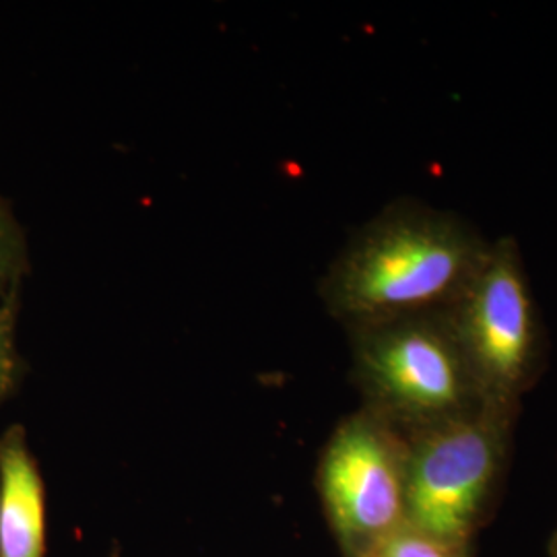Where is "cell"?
<instances>
[{
  "mask_svg": "<svg viewBox=\"0 0 557 557\" xmlns=\"http://www.w3.org/2000/svg\"><path fill=\"white\" fill-rule=\"evenodd\" d=\"M446 314L485 403L520 409L543 370L545 326L517 239L492 242L487 260Z\"/></svg>",
  "mask_w": 557,
  "mask_h": 557,
  "instance_id": "4",
  "label": "cell"
},
{
  "mask_svg": "<svg viewBox=\"0 0 557 557\" xmlns=\"http://www.w3.org/2000/svg\"><path fill=\"white\" fill-rule=\"evenodd\" d=\"M0 557H46V487L21 423L0 432Z\"/></svg>",
  "mask_w": 557,
  "mask_h": 557,
  "instance_id": "6",
  "label": "cell"
},
{
  "mask_svg": "<svg viewBox=\"0 0 557 557\" xmlns=\"http://www.w3.org/2000/svg\"><path fill=\"white\" fill-rule=\"evenodd\" d=\"M492 242L469 221L400 200L368 221L320 283L326 312L347 331L446 312L487 260Z\"/></svg>",
  "mask_w": 557,
  "mask_h": 557,
  "instance_id": "1",
  "label": "cell"
},
{
  "mask_svg": "<svg viewBox=\"0 0 557 557\" xmlns=\"http://www.w3.org/2000/svg\"><path fill=\"white\" fill-rule=\"evenodd\" d=\"M549 557H557V529L556 533L552 535V541H549Z\"/></svg>",
  "mask_w": 557,
  "mask_h": 557,
  "instance_id": "10",
  "label": "cell"
},
{
  "mask_svg": "<svg viewBox=\"0 0 557 557\" xmlns=\"http://www.w3.org/2000/svg\"><path fill=\"white\" fill-rule=\"evenodd\" d=\"M20 292L0 299V405L13 395L23 376V356L17 341Z\"/></svg>",
  "mask_w": 557,
  "mask_h": 557,
  "instance_id": "9",
  "label": "cell"
},
{
  "mask_svg": "<svg viewBox=\"0 0 557 557\" xmlns=\"http://www.w3.org/2000/svg\"><path fill=\"white\" fill-rule=\"evenodd\" d=\"M409 440L359 407L324 444L319 492L343 557H363L407 522Z\"/></svg>",
  "mask_w": 557,
  "mask_h": 557,
  "instance_id": "5",
  "label": "cell"
},
{
  "mask_svg": "<svg viewBox=\"0 0 557 557\" xmlns=\"http://www.w3.org/2000/svg\"><path fill=\"white\" fill-rule=\"evenodd\" d=\"M518 411L483 405L407 438L409 524L457 543L475 541L508 469Z\"/></svg>",
  "mask_w": 557,
  "mask_h": 557,
  "instance_id": "3",
  "label": "cell"
},
{
  "mask_svg": "<svg viewBox=\"0 0 557 557\" xmlns=\"http://www.w3.org/2000/svg\"><path fill=\"white\" fill-rule=\"evenodd\" d=\"M363 557H473V543L436 537L405 522Z\"/></svg>",
  "mask_w": 557,
  "mask_h": 557,
  "instance_id": "7",
  "label": "cell"
},
{
  "mask_svg": "<svg viewBox=\"0 0 557 557\" xmlns=\"http://www.w3.org/2000/svg\"><path fill=\"white\" fill-rule=\"evenodd\" d=\"M29 271L25 232L9 202L0 197V299L17 294Z\"/></svg>",
  "mask_w": 557,
  "mask_h": 557,
  "instance_id": "8",
  "label": "cell"
},
{
  "mask_svg": "<svg viewBox=\"0 0 557 557\" xmlns=\"http://www.w3.org/2000/svg\"><path fill=\"white\" fill-rule=\"evenodd\" d=\"M349 337L361 407L407 438L490 405L446 312L386 320Z\"/></svg>",
  "mask_w": 557,
  "mask_h": 557,
  "instance_id": "2",
  "label": "cell"
}]
</instances>
